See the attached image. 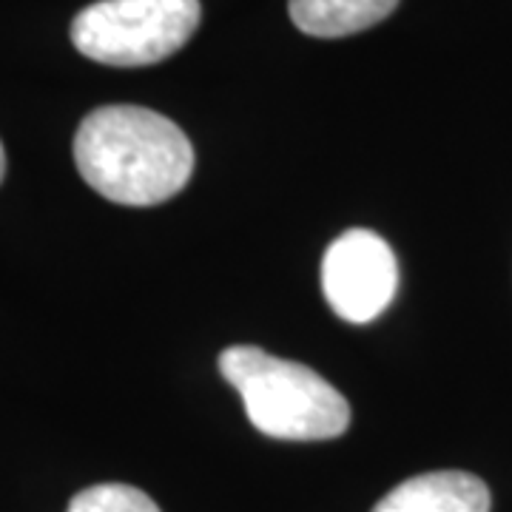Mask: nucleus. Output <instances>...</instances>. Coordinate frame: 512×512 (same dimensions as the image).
Segmentation results:
<instances>
[{
    "label": "nucleus",
    "mask_w": 512,
    "mask_h": 512,
    "mask_svg": "<svg viewBox=\"0 0 512 512\" xmlns=\"http://www.w3.org/2000/svg\"><path fill=\"white\" fill-rule=\"evenodd\" d=\"M74 163L100 197L146 208L183 191L194 174V148L183 128L157 111L103 106L77 128Z\"/></svg>",
    "instance_id": "1"
},
{
    "label": "nucleus",
    "mask_w": 512,
    "mask_h": 512,
    "mask_svg": "<svg viewBox=\"0 0 512 512\" xmlns=\"http://www.w3.org/2000/svg\"><path fill=\"white\" fill-rule=\"evenodd\" d=\"M220 373L237 387L248 421L271 439L328 441L348 430V399L311 367L234 345L220 353Z\"/></svg>",
    "instance_id": "2"
},
{
    "label": "nucleus",
    "mask_w": 512,
    "mask_h": 512,
    "mask_svg": "<svg viewBox=\"0 0 512 512\" xmlns=\"http://www.w3.org/2000/svg\"><path fill=\"white\" fill-rule=\"evenodd\" d=\"M200 18V0H97L74 18L72 43L103 66H154L183 49Z\"/></svg>",
    "instance_id": "3"
},
{
    "label": "nucleus",
    "mask_w": 512,
    "mask_h": 512,
    "mask_svg": "<svg viewBox=\"0 0 512 512\" xmlns=\"http://www.w3.org/2000/svg\"><path fill=\"white\" fill-rule=\"evenodd\" d=\"M399 288L390 245L367 228H350L330 242L322 259V291L336 316L353 325L382 316Z\"/></svg>",
    "instance_id": "4"
},
{
    "label": "nucleus",
    "mask_w": 512,
    "mask_h": 512,
    "mask_svg": "<svg viewBox=\"0 0 512 512\" xmlns=\"http://www.w3.org/2000/svg\"><path fill=\"white\" fill-rule=\"evenodd\" d=\"M373 512H490V490L461 470L424 473L390 490Z\"/></svg>",
    "instance_id": "5"
},
{
    "label": "nucleus",
    "mask_w": 512,
    "mask_h": 512,
    "mask_svg": "<svg viewBox=\"0 0 512 512\" xmlns=\"http://www.w3.org/2000/svg\"><path fill=\"white\" fill-rule=\"evenodd\" d=\"M399 0H288L299 32L313 37H348L376 26Z\"/></svg>",
    "instance_id": "6"
},
{
    "label": "nucleus",
    "mask_w": 512,
    "mask_h": 512,
    "mask_svg": "<svg viewBox=\"0 0 512 512\" xmlns=\"http://www.w3.org/2000/svg\"><path fill=\"white\" fill-rule=\"evenodd\" d=\"M66 512H160V507L137 487L97 484L74 495Z\"/></svg>",
    "instance_id": "7"
},
{
    "label": "nucleus",
    "mask_w": 512,
    "mask_h": 512,
    "mask_svg": "<svg viewBox=\"0 0 512 512\" xmlns=\"http://www.w3.org/2000/svg\"><path fill=\"white\" fill-rule=\"evenodd\" d=\"M3 174H6V151L0 146V183H3Z\"/></svg>",
    "instance_id": "8"
}]
</instances>
